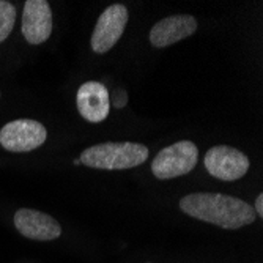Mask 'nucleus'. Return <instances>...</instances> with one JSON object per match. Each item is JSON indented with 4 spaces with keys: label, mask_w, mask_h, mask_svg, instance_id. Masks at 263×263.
Segmentation results:
<instances>
[{
    "label": "nucleus",
    "mask_w": 263,
    "mask_h": 263,
    "mask_svg": "<svg viewBox=\"0 0 263 263\" xmlns=\"http://www.w3.org/2000/svg\"><path fill=\"white\" fill-rule=\"evenodd\" d=\"M128 24V10L122 4L107 7L98 17L91 35V49L97 54L109 52L120 40Z\"/></svg>",
    "instance_id": "obj_6"
},
{
    "label": "nucleus",
    "mask_w": 263,
    "mask_h": 263,
    "mask_svg": "<svg viewBox=\"0 0 263 263\" xmlns=\"http://www.w3.org/2000/svg\"><path fill=\"white\" fill-rule=\"evenodd\" d=\"M46 128L30 118H21L7 123L0 131V143L2 147L13 153H26L41 147L46 142Z\"/></svg>",
    "instance_id": "obj_5"
},
{
    "label": "nucleus",
    "mask_w": 263,
    "mask_h": 263,
    "mask_svg": "<svg viewBox=\"0 0 263 263\" xmlns=\"http://www.w3.org/2000/svg\"><path fill=\"white\" fill-rule=\"evenodd\" d=\"M180 208L191 218L227 230L241 229L255 221V211L248 202L224 194H187L180 200Z\"/></svg>",
    "instance_id": "obj_1"
},
{
    "label": "nucleus",
    "mask_w": 263,
    "mask_h": 263,
    "mask_svg": "<svg viewBox=\"0 0 263 263\" xmlns=\"http://www.w3.org/2000/svg\"><path fill=\"white\" fill-rule=\"evenodd\" d=\"M255 214H258V216H263V194H258L257 199H255V205L252 206Z\"/></svg>",
    "instance_id": "obj_13"
},
{
    "label": "nucleus",
    "mask_w": 263,
    "mask_h": 263,
    "mask_svg": "<svg viewBox=\"0 0 263 263\" xmlns=\"http://www.w3.org/2000/svg\"><path fill=\"white\" fill-rule=\"evenodd\" d=\"M52 33V11L46 0H27L22 13V35L30 44H41Z\"/></svg>",
    "instance_id": "obj_8"
},
{
    "label": "nucleus",
    "mask_w": 263,
    "mask_h": 263,
    "mask_svg": "<svg viewBox=\"0 0 263 263\" xmlns=\"http://www.w3.org/2000/svg\"><path fill=\"white\" fill-rule=\"evenodd\" d=\"M148 148L134 142H106L85 148L81 153V164L91 169L125 171L143 164L148 158Z\"/></svg>",
    "instance_id": "obj_2"
},
{
    "label": "nucleus",
    "mask_w": 263,
    "mask_h": 263,
    "mask_svg": "<svg viewBox=\"0 0 263 263\" xmlns=\"http://www.w3.org/2000/svg\"><path fill=\"white\" fill-rule=\"evenodd\" d=\"M199 159V148L191 140H180L162 148L152 162L153 175L159 180H171L189 174Z\"/></svg>",
    "instance_id": "obj_3"
},
{
    "label": "nucleus",
    "mask_w": 263,
    "mask_h": 263,
    "mask_svg": "<svg viewBox=\"0 0 263 263\" xmlns=\"http://www.w3.org/2000/svg\"><path fill=\"white\" fill-rule=\"evenodd\" d=\"M78 110L90 123L104 122L110 110V98L107 88L97 81H88L82 84L76 97Z\"/></svg>",
    "instance_id": "obj_9"
},
{
    "label": "nucleus",
    "mask_w": 263,
    "mask_h": 263,
    "mask_svg": "<svg viewBox=\"0 0 263 263\" xmlns=\"http://www.w3.org/2000/svg\"><path fill=\"white\" fill-rule=\"evenodd\" d=\"M203 164L210 175L222 181H236L249 171V158L229 145H216L206 152Z\"/></svg>",
    "instance_id": "obj_4"
},
{
    "label": "nucleus",
    "mask_w": 263,
    "mask_h": 263,
    "mask_svg": "<svg viewBox=\"0 0 263 263\" xmlns=\"http://www.w3.org/2000/svg\"><path fill=\"white\" fill-rule=\"evenodd\" d=\"M126 103H128V95H126V91L118 90L115 93V97H114V106L115 107H123Z\"/></svg>",
    "instance_id": "obj_12"
},
{
    "label": "nucleus",
    "mask_w": 263,
    "mask_h": 263,
    "mask_svg": "<svg viewBox=\"0 0 263 263\" xmlns=\"http://www.w3.org/2000/svg\"><path fill=\"white\" fill-rule=\"evenodd\" d=\"M14 227L21 235L36 241H52L62 235V227L52 216L29 208L16 211Z\"/></svg>",
    "instance_id": "obj_7"
},
{
    "label": "nucleus",
    "mask_w": 263,
    "mask_h": 263,
    "mask_svg": "<svg viewBox=\"0 0 263 263\" xmlns=\"http://www.w3.org/2000/svg\"><path fill=\"white\" fill-rule=\"evenodd\" d=\"M73 162H74V164H76V165H81V161H79V159H74V161H73Z\"/></svg>",
    "instance_id": "obj_14"
},
{
    "label": "nucleus",
    "mask_w": 263,
    "mask_h": 263,
    "mask_svg": "<svg viewBox=\"0 0 263 263\" xmlns=\"http://www.w3.org/2000/svg\"><path fill=\"white\" fill-rule=\"evenodd\" d=\"M16 22V8L7 0H0V43L5 41Z\"/></svg>",
    "instance_id": "obj_11"
},
{
    "label": "nucleus",
    "mask_w": 263,
    "mask_h": 263,
    "mask_svg": "<svg viewBox=\"0 0 263 263\" xmlns=\"http://www.w3.org/2000/svg\"><path fill=\"white\" fill-rule=\"evenodd\" d=\"M197 30L196 17L189 14H175L164 17L156 22L150 30V43L155 47H167L172 46L191 35H194Z\"/></svg>",
    "instance_id": "obj_10"
}]
</instances>
